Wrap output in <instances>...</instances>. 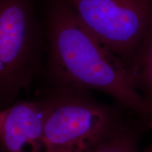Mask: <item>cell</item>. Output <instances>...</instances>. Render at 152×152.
I'll return each mask as SVG.
<instances>
[{
    "label": "cell",
    "mask_w": 152,
    "mask_h": 152,
    "mask_svg": "<svg viewBox=\"0 0 152 152\" xmlns=\"http://www.w3.org/2000/svg\"><path fill=\"white\" fill-rule=\"evenodd\" d=\"M46 106L45 152H93L128 110L100 102L76 86H41Z\"/></svg>",
    "instance_id": "2"
},
{
    "label": "cell",
    "mask_w": 152,
    "mask_h": 152,
    "mask_svg": "<svg viewBox=\"0 0 152 152\" xmlns=\"http://www.w3.org/2000/svg\"><path fill=\"white\" fill-rule=\"evenodd\" d=\"M1 111H0V118H1Z\"/></svg>",
    "instance_id": "9"
},
{
    "label": "cell",
    "mask_w": 152,
    "mask_h": 152,
    "mask_svg": "<svg viewBox=\"0 0 152 152\" xmlns=\"http://www.w3.org/2000/svg\"><path fill=\"white\" fill-rule=\"evenodd\" d=\"M130 73L137 89L152 106V29L142 44Z\"/></svg>",
    "instance_id": "7"
},
{
    "label": "cell",
    "mask_w": 152,
    "mask_h": 152,
    "mask_svg": "<svg viewBox=\"0 0 152 152\" xmlns=\"http://www.w3.org/2000/svg\"><path fill=\"white\" fill-rule=\"evenodd\" d=\"M46 106L38 96L18 99L1 111L0 147L3 152H45Z\"/></svg>",
    "instance_id": "5"
},
{
    "label": "cell",
    "mask_w": 152,
    "mask_h": 152,
    "mask_svg": "<svg viewBox=\"0 0 152 152\" xmlns=\"http://www.w3.org/2000/svg\"><path fill=\"white\" fill-rule=\"evenodd\" d=\"M150 129L144 120L127 111L93 152H138L144 134Z\"/></svg>",
    "instance_id": "6"
},
{
    "label": "cell",
    "mask_w": 152,
    "mask_h": 152,
    "mask_svg": "<svg viewBox=\"0 0 152 152\" xmlns=\"http://www.w3.org/2000/svg\"><path fill=\"white\" fill-rule=\"evenodd\" d=\"M45 47L38 0H0V111L40 77Z\"/></svg>",
    "instance_id": "3"
},
{
    "label": "cell",
    "mask_w": 152,
    "mask_h": 152,
    "mask_svg": "<svg viewBox=\"0 0 152 152\" xmlns=\"http://www.w3.org/2000/svg\"><path fill=\"white\" fill-rule=\"evenodd\" d=\"M0 152H3L2 150H1V147H0Z\"/></svg>",
    "instance_id": "10"
},
{
    "label": "cell",
    "mask_w": 152,
    "mask_h": 152,
    "mask_svg": "<svg viewBox=\"0 0 152 152\" xmlns=\"http://www.w3.org/2000/svg\"><path fill=\"white\" fill-rule=\"evenodd\" d=\"M45 32L42 86H76L109 95L152 128V106L118 57L63 0H40Z\"/></svg>",
    "instance_id": "1"
},
{
    "label": "cell",
    "mask_w": 152,
    "mask_h": 152,
    "mask_svg": "<svg viewBox=\"0 0 152 152\" xmlns=\"http://www.w3.org/2000/svg\"><path fill=\"white\" fill-rule=\"evenodd\" d=\"M143 152H152V143L148 146L147 148H145Z\"/></svg>",
    "instance_id": "8"
},
{
    "label": "cell",
    "mask_w": 152,
    "mask_h": 152,
    "mask_svg": "<svg viewBox=\"0 0 152 152\" xmlns=\"http://www.w3.org/2000/svg\"><path fill=\"white\" fill-rule=\"evenodd\" d=\"M63 1L130 73L152 29V0Z\"/></svg>",
    "instance_id": "4"
}]
</instances>
